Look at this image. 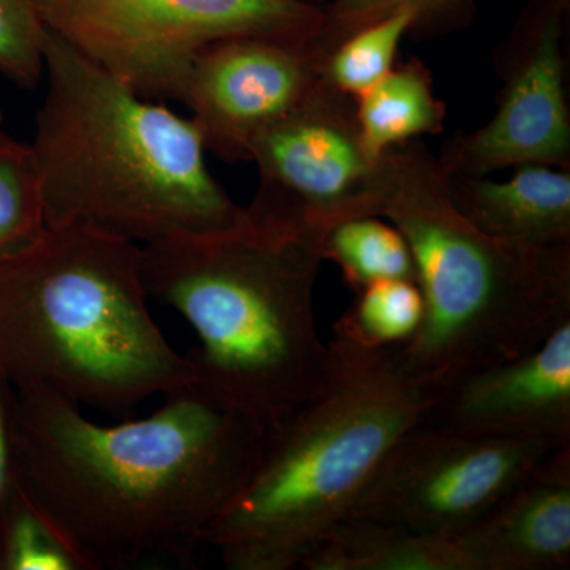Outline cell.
<instances>
[{"label": "cell", "instance_id": "26", "mask_svg": "<svg viewBox=\"0 0 570 570\" xmlns=\"http://www.w3.org/2000/svg\"><path fill=\"white\" fill-rule=\"evenodd\" d=\"M3 121V115H2V108H0V126H2Z\"/></svg>", "mask_w": 570, "mask_h": 570}, {"label": "cell", "instance_id": "6", "mask_svg": "<svg viewBox=\"0 0 570 570\" xmlns=\"http://www.w3.org/2000/svg\"><path fill=\"white\" fill-rule=\"evenodd\" d=\"M376 216L406 238L425 299L422 325L397 355L438 395L528 354L570 317V246L517 245L480 230L453 204L448 171L423 142L382 154Z\"/></svg>", "mask_w": 570, "mask_h": 570}, {"label": "cell", "instance_id": "20", "mask_svg": "<svg viewBox=\"0 0 570 570\" xmlns=\"http://www.w3.org/2000/svg\"><path fill=\"white\" fill-rule=\"evenodd\" d=\"M355 294L354 303L336 322L360 343L397 347L419 332L425 316V299L415 281H376Z\"/></svg>", "mask_w": 570, "mask_h": 570}, {"label": "cell", "instance_id": "18", "mask_svg": "<svg viewBox=\"0 0 570 570\" xmlns=\"http://www.w3.org/2000/svg\"><path fill=\"white\" fill-rule=\"evenodd\" d=\"M322 258L341 269L354 292L382 279L415 281L414 258L406 238L384 217L363 216L330 228Z\"/></svg>", "mask_w": 570, "mask_h": 570}, {"label": "cell", "instance_id": "12", "mask_svg": "<svg viewBox=\"0 0 570 570\" xmlns=\"http://www.w3.org/2000/svg\"><path fill=\"white\" fill-rule=\"evenodd\" d=\"M423 423L472 436L570 444V317L528 354L439 393Z\"/></svg>", "mask_w": 570, "mask_h": 570}, {"label": "cell", "instance_id": "15", "mask_svg": "<svg viewBox=\"0 0 570 570\" xmlns=\"http://www.w3.org/2000/svg\"><path fill=\"white\" fill-rule=\"evenodd\" d=\"M305 570H474L456 538L347 517L303 561Z\"/></svg>", "mask_w": 570, "mask_h": 570}, {"label": "cell", "instance_id": "3", "mask_svg": "<svg viewBox=\"0 0 570 570\" xmlns=\"http://www.w3.org/2000/svg\"><path fill=\"white\" fill-rule=\"evenodd\" d=\"M31 142L47 225L146 246L238 219L193 119L145 99L50 31Z\"/></svg>", "mask_w": 570, "mask_h": 570}, {"label": "cell", "instance_id": "5", "mask_svg": "<svg viewBox=\"0 0 570 570\" xmlns=\"http://www.w3.org/2000/svg\"><path fill=\"white\" fill-rule=\"evenodd\" d=\"M141 246L86 227L47 225L0 258V374L126 417L195 381L151 317Z\"/></svg>", "mask_w": 570, "mask_h": 570}, {"label": "cell", "instance_id": "14", "mask_svg": "<svg viewBox=\"0 0 570 570\" xmlns=\"http://www.w3.org/2000/svg\"><path fill=\"white\" fill-rule=\"evenodd\" d=\"M448 187L459 212L485 234L523 246H570V170L524 164L505 181L448 171Z\"/></svg>", "mask_w": 570, "mask_h": 570}, {"label": "cell", "instance_id": "9", "mask_svg": "<svg viewBox=\"0 0 570 570\" xmlns=\"http://www.w3.org/2000/svg\"><path fill=\"white\" fill-rule=\"evenodd\" d=\"M569 29L570 0H527L494 52L497 111L438 156L450 175L489 176L524 164L570 170Z\"/></svg>", "mask_w": 570, "mask_h": 570}, {"label": "cell", "instance_id": "23", "mask_svg": "<svg viewBox=\"0 0 570 570\" xmlns=\"http://www.w3.org/2000/svg\"><path fill=\"white\" fill-rule=\"evenodd\" d=\"M406 6L419 7L422 20V0H330L322 7L324 20L316 43L330 56L352 33L384 20Z\"/></svg>", "mask_w": 570, "mask_h": 570}, {"label": "cell", "instance_id": "17", "mask_svg": "<svg viewBox=\"0 0 570 570\" xmlns=\"http://www.w3.org/2000/svg\"><path fill=\"white\" fill-rule=\"evenodd\" d=\"M0 570H96L20 475L0 513Z\"/></svg>", "mask_w": 570, "mask_h": 570}, {"label": "cell", "instance_id": "16", "mask_svg": "<svg viewBox=\"0 0 570 570\" xmlns=\"http://www.w3.org/2000/svg\"><path fill=\"white\" fill-rule=\"evenodd\" d=\"M356 119L367 154H382L401 142L444 130L448 107L436 96L425 63L409 59L354 97Z\"/></svg>", "mask_w": 570, "mask_h": 570}, {"label": "cell", "instance_id": "1", "mask_svg": "<svg viewBox=\"0 0 570 570\" xmlns=\"http://www.w3.org/2000/svg\"><path fill=\"white\" fill-rule=\"evenodd\" d=\"M149 417L91 422L45 390H17L18 475L94 569L193 566L204 532L257 466L268 431L198 384Z\"/></svg>", "mask_w": 570, "mask_h": 570}, {"label": "cell", "instance_id": "8", "mask_svg": "<svg viewBox=\"0 0 570 570\" xmlns=\"http://www.w3.org/2000/svg\"><path fill=\"white\" fill-rule=\"evenodd\" d=\"M558 448L420 423L390 449L348 517L456 538Z\"/></svg>", "mask_w": 570, "mask_h": 570}, {"label": "cell", "instance_id": "13", "mask_svg": "<svg viewBox=\"0 0 570 570\" xmlns=\"http://www.w3.org/2000/svg\"><path fill=\"white\" fill-rule=\"evenodd\" d=\"M456 539L474 570H568L570 444L554 449Z\"/></svg>", "mask_w": 570, "mask_h": 570}, {"label": "cell", "instance_id": "21", "mask_svg": "<svg viewBox=\"0 0 570 570\" xmlns=\"http://www.w3.org/2000/svg\"><path fill=\"white\" fill-rule=\"evenodd\" d=\"M47 228L31 142L0 130V258L36 242Z\"/></svg>", "mask_w": 570, "mask_h": 570}, {"label": "cell", "instance_id": "11", "mask_svg": "<svg viewBox=\"0 0 570 570\" xmlns=\"http://www.w3.org/2000/svg\"><path fill=\"white\" fill-rule=\"evenodd\" d=\"M328 55L313 43L230 37L195 56L181 104L206 153L249 163L258 135L298 107L324 80Z\"/></svg>", "mask_w": 570, "mask_h": 570}, {"label": "cell", "instance_id": "25", "mask_svg": "<svg viewBox=\"0 0 570 570\" xmlns=\"http://www.w3.org/2000/svg\"><path fill=\"white\" fill-rule=\"evenodd\" d=\"M302 2L313 3V6L324 7L326 2H330V0H302Z\"/></svg>", "mask_w": 570, "mask_h": 570}, {"label": "cell", "instance_id": "4", "mask_svg": "<svg viewBox=\"0 0 570 570\" xmlns=\"http://www.w3.org/2000/svg\"><path fill=\"white\" fill-rule=\"evenodd\" d=\"M326 344L321 385L266 436L257 466L204 532L228 569H302L397 439L436 404L396 347L366 346L337 322Z\"/></svg>", "mask_w": 570, "mask_h": 570}, {"label": "cell", "instance_id": "10", "mask_svg": "<svg viewBox=\"0 0 570 570\" xmlns=\"http://www.w3.org/2000/svg\"><path fill=\"white\" fill-rule=\"evenodd\" d=\"M379 160L367 154L354 97L322 80L298 107L258 135L250 204L326 235L355 217L376 216Z\"/></svg>", "mask_w": 570, "mask_h": 570}, {"label": "cell", "instance_id": "2", "mask_svg": "<svg viewBox=\"0 0 570 570\" xmlns=\"http://www.w3.org/2000/svg\"><path fill=\"white\" fill-rule=\"evenodd\" d=\"M322 239L253 204L234 224L141 246L146 294L174 307L200 346L195 382L275 431L316 392L328 366L314 291Z\"/></svg>", "mask_w": 570, "mask_h": 570}, {"label": "cell", "instance_id": "7", "mask_svg": "<svg viewBox=\"0 0 570 570\" xmlns=\"http://www.w3.org/2000/svg\"><path fill=\"white\" fill-rule=\"evenodd\" d=\"M45 24L145 99L181 102L195 56L213 41L313 43L324 9L302 0H36Z\"/></svg>", "mask_w": 570, "mask_h": 570}, {"label": "cell", "instance_id": "24", "mask_svg": "<svg viewBox=\"0 0 570 570\" xmlns=\"http://www.w3.org/2000/svg\"><path fill=\"white\" fill-rule=\"evenodd\" d=\"M14 411L17 390L0 374V513L18 480L14 456Z\"/></svg>", "mask_w": 570, "mask_h": 570}, {"label": "cell", "instance_id": "22", "mask_svg": "<svg viewBox=\"0 0 570 570\" xmlns=\"http://www.w3.org/2000/svg\"><path fill=\"white\" fill-rule=\"evenodd\" d=\"M50 29L36 0H0V73L32 89L45 77Z\"/></svg>", "mask_w": 570, "mask_h": 570}, {"label": "cell", "instance_id": "19", "mask_svg": "<svg viewBox=\"0 0 570 570\" xmlns=\"http://www.w3.org/2000/svg\"><path fill=\"white\" fill-rule=\"evenodd\" d=\"M419 20V7L406 6L352 33L326 59L325 80L351 97L365 92L395 67L397 48L415 32Z\"/></svg>", "mask_w": 570, "mask_h": 570}]
</instances>
